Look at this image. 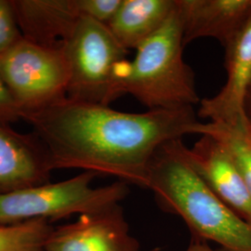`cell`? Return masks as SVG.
<instances>
[{"label":"cell","mask_w":251,"mask_h":251,"mask_svg":"<svg viewBox=\"0 0 251 251\" xmlns=\"http://www.w3.org/2000/svg\"><path fill=\"white\" fill-rule=\"evenodd\" d=\"M98 174L83 171L58 182H46L0 196V225L33 221H56L86 214L120 204L128 194L127 184L117 181L94 187Z\"/></svg>","instance_id":"4"},{"label":"cell","mask_w":251,"mask_h":251,"mask_svg":"<svg viewBox=\"0 0 251 251\" xmlns=\"http://www.w3.org/2000/svg\"><path fill=\"white\" fill-rule=\"evenodd\" d=\"M183 28L177 0L161 28L136 49L132 61L119 65L115 98L134 97L148 110L194 108L200 102L195 75L184 62Z\"/></svg>","instance_id":"3"},{"label":"cell","mask_w":251,"mask_h":251,"mask_svg":"<svg viewBox=\"0 0 251 251\" xmlns=\"http://www.w3.org/2000/svg\"><path fill=\"white\" fill-rule=\"evenodd\" d=\"M69 67L67 98L109 105L118 67L127 50L107 25L81 16L63 43Z\"/></svg>","instance_id":"5"},{"label":"cell","mask_w":251,"mask_h":251,"mask_svg":"<svg viewBox=\"0 0 251 251\" xmlns=\"http://www.w3.org/2000/svg\"><path fill=\"white\" fill-rule=\"evenodd\" d=\"M193 147L180 142V152L218 198L251 224V195L225 147L210 136L200 135Z\"/></svg>","instance_id":"9"},{"label":"cell","mask_w":251,"mask_h":251,"mask_svg":"<svg viewBox=\"0 0 251 251\" xmlns=\"http://www.w3.org/2000/svg\"><path fill=\"white\" fill-rule=\"evenodd\" d=\"M22 119V114L0 79V123L9 124Z\"/></svg>","instance_id":"18"},{"label":"cell","mask_w":251,"mask_h":251,"mask_svg":"<svg viewBox=\"0 0 251 251\" xmlns=\"http://www.w3.org/2000/svg\"><path fill=\"white\" fill-rule=\"evenodd\" d=\"M52 229L46 221L0 225V251H45Z\"/></svg>","instance_id":"15"},{"label":"cell","mask_w":251,"mask_h":251,"mask_svg":"<svg viewBox=\"0 0 251 251\" xmlns=\"http://www.w3.org/2000/svg\"><path fill=\"white\" fill-rule=\"evenodd\" d=\"M183 46L202 37L226 48L251 17V0H177Z\"/></svg>","instance_id":"11"},{"label":"cell","mask_w":251,"mask_h":251,"mask_svg":"<svg viewBox=\"0 0 251 251\" xmlns=\"http://www.w3.org/2000/svg\"><path fill=\"white\" fill-rule=\"evenodd\" d=\"M246 112L251 121V86L249 88V91H248L247 99H246Z\"/></svg>","instance_id":"20"},{"label":"cell","mask_w":251,"mask_h":251,"mask_svg":"<svg viewBox=\"0 0 251 251\" xmlns=\"http://www.w3.org/2000/svg\"><path fill=\"white\" fill-rule=\"evenodd\" d=\"M53 171L36 134H24L0 123V196L49 182Z\"/></svg>","instance_id":"10"},{"label":"cell","mask_w":251,"mask_h":251,"mask_svg":"<svg viewBox=\"0 0 251 251\" xmlns=\"http://www.w3.org/2000/svg\"><path fill=\"white\" fill-rule=\"evenodd\" d=\"M23 37L38 45L58 47L80 15L75 0H11Z\"/></svg>","instance_id":"12"},{"label":"cell","mask_w":251,"mask_h":251,"mask_svg":"<svg viewBox=\"0 0 251 251\" xmlns=\"http://www.w3.org/2000/svg\"><path fill=\"white\" fill-rule=\"evenodd\" d=\"M0 79L22 114L67 98L69 67L63 46L46 47L21 38L0 54Z\"/></svg>","instance_id":"6"},{"label":"cell","mask_w":251,"mask_h":251,"mask_svg":"<svg viewBox=\"0 0 251 251\" xmlns=\"http://www.w3.org/2000/svg\"><path fill=\"white\" fill-rule=\"evenodd\" d=\"M45 251H140L120 204L79 215L52 229Z\"/></svg>","instance_id":"7"},{"label":"cell","mask_w":251,"mask_h":251,"mask_svg":"<svg viewBox=\"0 0 251 251\" xmlns=\"http://www.w3.org/2000/svg\"><path fill=\"white\" fill-rule=\"evenodd\" d=\"M176 0H122L108 28L126 50H136L170 17Z\"/></svg>","instance_id":"13"},{"label":"cell","mask_w":251,"mask_h":251,"mask_svg":"<svg viewBox=\"0 0 251 251\" xmlns=\"http://www.w3.org/2000/svg\"><path fill=\"white\" fill-rule=\"evenodd\" d=\"M227 79L215 96L200 100L198 115L208 122L247 127L246 99L251 83V17L225 48Z\"/></svg>","instance_id":"8"},{"label":"cell","mask_w":251,"mask_h":251,"mask_svg":"<svg viewBox=\"0 0 251 251\" xmlns=\"http://www.w3.org/2000/svg\"><path fill=\"white\" fill-rule=\"evenodd\" d=\"M186 251H217L210 248L206 243L197 239L196 242L192 243Z\"/></svg>","instance_id":"19"},{"label":"cell","mask_w":251,"mask_h":251,"mask_svg":"<svg viewBox=\"0 0 251 251\" xmlns=\"http://www.w3.org/2000/svg\"><path fill=\"white\" fill-rule=\"evenodd\" d=\"M81 16L108 25L119 9L122 0H75Z\"/></svg>","instance_id":"17"},{"label":"cell","mask_w":251,"mask_h":251,"mask_svg":"<svg viewBox=\"0 0 251 251\" xmlns=\"http://www.w3.org/2000/svg\"><path fill=\"white\" fill-rule=\"evenodd\" d=\"M53 170H82L146 188L158 149L195 134L194 108L125 113L109 105L65 98L25 114Z\"/></svg>","instance_id":"1"},{"label":"cell","mask_w":251,"mask_h":251,"mask_svg":"<svg viewBox=\"0 0 251 251\" xmlns=\"http://www.w3.org/2000/svg\"><path fill=\"white\" fill-rule=\"evenodd\" d=\"M195 134L210 136L225 147L251 195V125L241 127L199 121Z\"/></svg>","instance_id":"14"},{"label":"cell","mask_w":251,"mask_h":251,"mask_svg":"<svg viewBox=\"0 0 251 251\" xmlns=\"http://www.w3.org/2000/svg\"><path fill=\"white\" fill-rule=\"evenodd\" d=\"M23 35L11 4V0H0V54L8 50Z\"/></svg>","instance_id":"16"},{"label":"cell","mask_w":251,"mask_h":251,"mask_svg":"<svg viewBox=\"0 0 251 251\" xmlns=\"http://www.w3.org/2000/svg\"><path fill=\"white\" fill-rule=\"evenodd\" d=\"M181 139L162 145L152 158L146 188L158 205L179 216L198 240L225 251H251V224L216 196L180 152Z\"/></svg>","instance_id":"2"}]
</instances>
